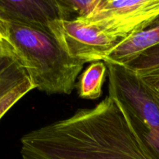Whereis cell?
<instances>
[{"mask_svg":"<svg viewBox=\"0 0 159 159\" xmlns=\"http://www.w3.org/2000/svg\"><path fill=\"white\" fill-rule=\"evenodd\" d=\"M20 153L23 159H155L109 96L25 134Z\"/></svg>","mask_w":159,"mask_h":159,"instance_id":"1","label":"cell"},{"mask_svg":"<svg viewBox=\"0 0 159 159\" xmlns=\"http://www.w3.org/2000/svg\"><path fill=\"white\" fill-rule=\"evenodd\" d=\"M1 26L35 89L48 95L71 94L84 62L70 57L48 31L3 21Z\"/></svg>","mask_w":159,"mask_h":159,"instance_id":"2","label":"cell"},{"mask_svg":"<svg viewBox=\"0 0 159 159\" xmlns=\"http://www.w3.org/2000/svg\"><path fill=\"white\" fill-rule=\"evenodd\" d=\"M109 96L117 101L130 125L155 159H159V99L137 73L120 64L104 61Z\"/></svg>","mask_w":159,"mask_h":159,"instance_id":"3","label":"cell"},{"mask_svg":"<svg viewBox=\"0 0 159 159\" xmlns=\"http://www.w3.org/2000/svg\"><path fill=\"white\" fill-rule=\"evenodd\" d=\"M159 17V0H101L89 16L79 21L119 40L147 29Z\"/></svg>","mask_w":159,"mask_h":159,"instance_id":"4","label":"cell"},{"mask_svg":"<svg viewBox=\"0 0 159 159\" xmlns=\"http://www.w3.org/2000/svg\"><path fill=\"white\" fill-rule=\"evenodd\" d=\"M49 29L70 57L85 64L104 61L120 43L99 28L79 20H55Z\"/></svg>","mask_w":159,"mask_h":159,"instance_id":"5","label":"cell"},{"mask_svg":"<svg viewBox=\"0 0 159 159\" xmlns=\"http://www.w3.org/2000/svg\"><path fill=\"white\" fill-rule=\"evenodd\" d=\"M58 20H63L58 0H0L1 21L50 32Z\"/></svg>","mask_w":159,"mask_h":159,"instance_id":"6","label":"cell"},{"mask_svg":"<svg viewBox=\"0 0 159 159\" xmlns=\"http://www.w3.org/2000/svg\"><path fill=\"white\" fill-rule=\"evenodd\" d=\"M159 44V20L147 29L120 42L103 61L126 65L143 51Z\"/></svg>","mask_w":159,"mask_h":159,"instance_id":"7","label":"cell"},{"mask_svg":"<svg viewBox=\"0 0 159 159\" xmlns=\"http://www.w3.org/2000/svg\"><path fill=\"white\" fill-rule=\"evenodd\" d=\"M107 67L103 61L93 62L83 71L77 84L78 93L85 99H96L102 96Z\"/></svg>","mask_w":159,"mask_h":159,"instance_id":"8","label":"cell"},{"mask_svg":"<svg viewBox=\"0 0 159 159\" xmlns=\"http://www.w3.org/2000/svg\"><path fill=\"white\" fill-rule=\"evenodd\" d=\"M28 75L15 53L0 54V95L20 83Z\"/></svg>","mask_w":159,"mask_h":159,"instance_id":"9","label":"cell"},{"mask_svg":"<svg viewBox=\"0 0 159 159\" xmlns=\"http://www.w3.org/2000/svg\"><path fill=\"white\" fill-rule=\"evenodd\" d=\"M63 20H76L89 16L99 7L101 0H58Z\"/></svg>","mask_w":159,"mask_h":159,"instance_id":"10","label":"cell"},{"mask_svg":"<svg viewBox=\"0 0 159 159\" xmlns=\"http://www.w3.org/2000/svg\"><path fill=\"white\" fill-rule=\"evenodd\" d=\"M35 89L29 76L0 95V120L25 95Z\"/></svg>","mask_w":159,"mask_h":159,"instance_id":"11","label":"cell"},{"mask_svg":"<svg viewBox=\"0 0 159 159\" xmlns=\"http://www.w3.org/2000/svg\"><path fill=\"white\" fill-rule=\"evenodd\" d=\"M124 66L138 75L159 68V44L143 51Z\"/></svg>","mask_w":159,"mask_h":159,"instance_id":"12","label":"cell"},{"mask_svg":"<svg viewBox=\"0 0 159 159\" xmlns=\"http://www.w3.org/2000/svg\"><path fill=\"white\" fill-rule=\"evenodd\" d=\"M138 75L144 85L159 99V68Z\"/></svg>","mask_w":159,"mask_h":159,"instance_id":"13","label":"cell"},{"mask_svg":"<svg viewBox=\"0 0 159 159\" xmlns=\"http://www.w3.org/2000/svg\"><path fill=\"white\" fill-rule=\"evenodd\" d=\"M13 51L10 45L6 40H0V54H12Z\"/></svg>","mask_w":159,"mask_h":159,"instance_id":"14","label":"cell"},{"mask_svg":"<svg viewBox=\"0 0 159 159\" xmlns=\"http://www.w3.org/2000/svg\"><path fill=\"white\" fill-rule=\"evenodd\" d=\"M0 40H5L4 37H3L2 30V26H1V21H0Z\"/></svg>","mask_w":159,"mask_h":159,"instance_id":"15","label":"cell"},{"mask_svg":"<svg viewBox=\"0 0 159 159\" xmlns=\"http://www.w3.org/2000/svg\"><path fill=\"white\" fill-rule=\"evenodd\" d=\"M158 20H159V17H158Z\"/></svg>","mask_w":159,"mask_h":159,"instance_id":"16","label":"cell"}]
</instances>
